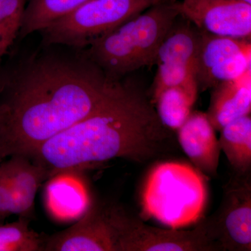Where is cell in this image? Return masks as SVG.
Here are the masks:
<instances>
[{
    "label": "cell",
    "instance_id": "1",
    "mask_svg": "<svg viewBox=\"0 0 251 251\" xmlns=\"http://www.w3.org/2000/svg\"><path fill=\"white\" fill-rule=\"evenodd\" d=\"M117 81L82 49L40 43L25 54L11 50L0 64V160L30 156L95 111Z\"/></svg>",
    "mask_w": 251,
    "mask_h": 251
},
{
    "label": "cell",
    "instance_id": "2",
    "mask_svg": "<svg viewBox=\"0 0 251 251\" xmlns=\"http://www.w3.org/2000/svg\"><path fill=\"white\" fill-rule=\"evenodd\" d=\"M171 131L150 94L130 74L117 81L95 111L28 158L44 168L48 179L115 158L143 163L164 151Z\"/></svg>",
    "mask_w": 251,
    "mask_h": 251
},
{
    "label": "cell",
    "instance_id": "3",
    "mask_svg": "<svg viewBox=\"0 0 251 251\" xmlns=\"http://www.w3.org/2000/svg\"><path fill=\"white\" fill-rule=\"evenodd\" d=\"M179 1L164 0L130 18L82 49L112 81L153 65L162 41L180 13Z\"/></svg>",
    "mask_w": 251,
    "mask_h": 251
},
{
    "label": "cell",
    "instance_id": "4",
    "mask_svg": "<svg viewBox=\"0 0 251 251\" xmlns=\"http://www.w3.org/2000/svg\"><path fill=\"white\" fill-rule=\"evenodd\" d=\"M142 209L149 218L179 229L201 219L207 201L202 174L192 166L165 162L157 165L144 185Z\"/></svg>",
    "mask_w": 251,
    "mask_h": 251
},
{
    "label": "cell",
    "instance_id": "5",
    "mask_svg": "<svg viewBox=\"0 0 251 251\" xmlns=\"http://www.w3.org/2000/svg\"><path fill=\"white\" fill-rule=\"evenodd\" d=\"M164 0H89L39 31L41 43L83 49L99 36Z\"/></svg>",
    "mask_w": 251,
    "mask_h": 251
},
{
    "label": "cell",
    "instance_id": "6",
    "mask_svg": "<svg viewBox=\"0 0 251 251\" xmlns=\"http://www.w3.org/2000/svg\"><path fill=\"white\" fill-rule=\"evenodd\" d=\"M201 31L180 15L158 48L153 65L156 73L151 91V100L165 89L181 87L197 99L196 62Z\"/></svg>",
    "mask_w": 251,
    "mask_h": 251
},
{
    "label": "cell",
    "instance_id": "7",
    "mask_svg": "<svg viewBox=\"0 0 251 251\" xmlns=\"http://www.w3.org/2000/svg\"><path fill=\"white\" fill-rule=\"evenodd\" d=\"M122 208L92 204L69 228L46 238V251H120Z\"/></svg>",
    "mask_w": 251,
    "mask_h": 251
},
{
    "label": "cell",
    "instance_id": "8",
    "mask_svg": "<svg viewBox=\"0 0 251 251\" xmlns=\"http://www.w3.org/2000/svg\"><path fill=\"white\" fill-rule=\"evenodd\" d=\"M219 247L206 219L191 230L162 229L144 224L125 210L121 251H215Z\"/></svg>",
    "mask_w": 251,
    "mask_h": 251
},
{
    "label": "cell",
    "instance_id": "9",
    "mask_svg": "<svg viewBox=\"0 0 251 251\" xmlns=\"http://www.w3.org/2000/svg\"><path fill=\"white\" fill-rule=\"evenodd\" d=\"M251 69V39L201 31L196 74L199 92L238 78Z\"/></svg>",
    "mask_w": 251,
    "mask_h": 251
},
{
    "label": "cell",
    "instance_id": "10",
    "mask_svg": "<svg viewBox=\"0 0 251 251\" xmlns=\"http://www.w3.org/2000/svg\"><path fill=\"white\" fill-rule=\"evenodd\" d=\"M244 175L229 183L221 209L206 219L219 251H251V185Z\"/></svg>",
    "mask_w": 251,
    "mask_h": 251
},
{
    "label": "cell",
    "instance_id": "11",
    "mask_svg": "<svg viewBox=\"0 0 251 251\" xmlns=\"http://www.w3.org/2000/svg\"><path fill=\"white\" fill-rule=\"evenodd\" d=\"M179 8L200 30L251 39V4L243 0H183Z\"/></svg>",
    "mask_w": 251,
    "mask_h": 251
},
{
    "label": "cell",
    "instance_id": "12",
    "mask_svg": "<svg viewBox=\"0 0 251 251\" xmlns=\"http://www.w3.org/2000/svg\"><path fill=\"white\" fill-rule=\"evenodd\" d=\"M177 133L180 146L197 170L215 176L221 150L215 128L206 114L192 111Z\"/></svg>",
    "mask_w": 251,
    "mask_h": 251
},
{
    "label": "cell",
    "instance_id": "13",
    "mask_svg": "<svg viewBox=\"0 0 251 251\" xmlns=\"http://www.w3.org/2000/svg\"><path fill=\"white\" fill-rule=\"evenodd\" d=\"M212 89L206 114L216 130L220 131L229 122L251 115V69L242 76Z\"/></svg>",
    "mask_w": 251,
    "mask_h": 251
},
{
    "label": "cell",
    "instance_id": "14",
    "mask_svg": "<svg viewBox=\"0 0 251 251\" xmlns=\"http://www.w3.org/2000/svg\"><path fill=\"white\" fill-rule=\"evenodd\" d=\"M1 165L11 184L12 214L30 219L34 213L38 189L48 179L46 171L24 156L9 157Z\"/></svg>",
    "mask_w": 251,
    "mask_h": 251
},
{
    "label": "cell",
    "instance_id": "15",
    "mask_svg": "<svg viewBox=\"0 0 251 251\" xmlns=\"http://www.w3.org/2000/svg\"><path fill=\"white\" fill-rule=\"evenodd\" d=\"M87 1L89 0H28L16 43L49 27Z\"/></svg>",
    "mask_w": 251,
    "mask_h": 251
},
{
    "label": "cell",
    "instance_id": "16",
    "mask_svg": "<svg viewBox=\"0 0 251 251\" xmlns=\"http://www.w3.org/2000/svg\"><path fill=\"white\" fill-rule=\"evenodd\" d=\"M220 131L221 150L239 174H247L251 166V115L229 122Z\"/></svg>",
    "mask_w": 251,
    "mask_h": 251
},
{
    "label": "cell",
    "instance_id": "17",
    "mask_svg": "<svg viewBox=\"0 0 251 251\" xmlns=\"http://www.w3.org/2000/svg\"><path fill=\"white\" fill-rule=\"evenodd\" d=\"M197 99L181 87H171L160 92L151 101L163 125L177 131L192 112Z\"/></svg>",
    "mask_w": 251,
    "mask_h": 251
},
{
    "label": "cell",
    "instance_id": "18",
    "mask_svg": "<svg viewBox=\"0 0 251 251\" xmlns=\"http://www.w3.org/2000/svg\"><path fill=\"white\" fill-rule=\"evenodd\" d=\"M29 219L0 224V251H44V239L31 229Z\"/></svg>",
    "mask_w": 251,
    "mask_h": 251
},
{
    "label": "cell",
    "instance_id": "19",
    "mask_svg": "<svg viewBox=\"0 0 251 251\" xmlns=\"http://www.w3.org/2000/svg\"><path fill=\"white\" fill-rule=\"evenodd\" d=\"M28 0H0V64L17 41Z\"/></svg>",
    "mask_w": 251,
    "mask_h": 251
},
{
    "label": "cell",
    "instance_id": "20",
    "mask_svg": "<svg viewBox=\"0 0 251 251\" xmlns=\"http://www.w3.org/2000/svg\"><path fill=\"white\" fill-rule=\"evenodd\" d=\"M12 215V193L9 177L0 164V224Z\"/></svg>",
    "mask_w": 251,
    "mask_h": 251
},
{
    "label": "cell",
    "instance_id": "21",
    "mask_svg": "<svg viewBox=\"0 0 251 251\" xmlns=\"http://www.w3.org/2000/svg\"><path fill=\"white\" fill-rule=\"evenodd\" d=\"M243 1H246V2L249 3L251 4V0H243Z\"/></svg>",
    "mask_w": 251,
    "mask_h": 251
}]
</instances>
